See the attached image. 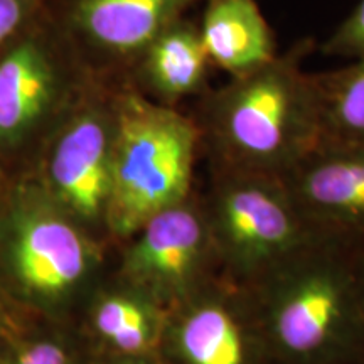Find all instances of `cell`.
<instances>
[{"instance_id": "12", "label": "cell", "mask_w": 364, "mask_h": 364, "mask_svg": "<svg viewBox=\"0 0 364 364\" xmlns=\"http://www.w3.org/2000/svg\"><path fill=\"white\" fill-rule=\"evenodd\" d=\"M198 26L211 66L230 78L257 70L279 54L258 0H206Z\"/></svg>"}, {"instance_id": "7", "label": "cell", "mask_w": 364, "mask_h": 364, "mask_svg": "<svg viewBox=\"0 0 364 364\" xmlns=\"http://www.w3.org/2000/svg\"><path fill=\"white\" fill-rule=\"evenodd\" d=\"M273 332L292 354L338 349L364 359V302L359 252L354 262L336 263L287 289L273 312Z\"/></svg>"}, {"instance_id": "2", "label": "cell", "mask_w": 364, "mask_h": 364, "mask_svg": "<svg viewBox=\"0 0 364 364\" xmlns=\"http://www.w3.org/2000/svg\"><path fill=\"white\" fill-rule=\"evenodd\" d=\"M201 147L193 117L164 107L124 81L117 105L107 226L132 236L162 209L191 196Z\"/></svg>"}, {"instance_id": "14", "label": "cell", "mask_w": 364, "mask_h": 364, "mask_svg": "<svg viewBox=\"0 0 364 364\" xmlns=\"http://www.w3.org/2000/svg\"><path fill=\"white\" fill-rule=\"evenodd\" d=\"M179 346L188 364H247L243 332L220 306L191 312L181 326Z\"/></svg>"}, {"instance_id": "6", "label": "cell", "mask_w": 364, "mask_h": 364, "mask_svg": "<svg viewBox=\"0 0 364 364\" xmlns=\"http://www.w3.org/2000/svg\"><path fill=\"white\" fill-rule=\"evenodd\" d=\"M201 0H48L91 76L125 81L145 48Z\"/></svg>"}, {"instance_id": "15", "label": "cell", "mask_w": 364, "mask_h": 364, "mask_svg": "<svg viewBox=\"0 0 364 364\" xmlns=\"http://www.w3.org/2000/svg\"><path fill=\"white\" fill-rule=\"evenodd\" d=\"M98 334L117 349L142 353L156 341V322L142 302L127 295H108L95 309Z\"/></svg>"}, {"instance_id": "19", "label": "cell", "mask_w": 364, "mask_h": 364, "mask_svg": "<svg viewBox=\"0 0 364 364\" xmlns=\"http://www.w3.org/2000/svg\"><path fill=\"white\" fill-rule=\"evenodd\" d=\"M359 277H361V290L364 302V248L359 250Z\"/></svg>"}, {"instance_id": "17", "label": "cell", "mask_w": 364, "mask_h": 364, "mask_svg": "<svg viewBox=\"0 0 364 364\" xmlns=\"http://www.w3.org/2000/svg\"><path fill=\"white\" fill-rule=\"evenodd\" d=\"M48 0H0V53L43 16Z\"/></svg>"}, {"instance_id": "4", "label": "cell", "mask_w": 364, "mask_h": 364, "mask_svg": "<svg viewBox=\"0 0 364 364\" xmlns=\"http://www.w3.org/2000/svg\"><path fill=\"white\" fill-rule=\"evenodd\" d=\"M122 85L93 76L39 150L38 182L81 226H107Z\"/></svg>"}, {"instance_id": "18", "label": "cell", "mask_w": 364, "mask_h": 364, "mask_svg": "<svg viewBox=\"0 0 364 364\" xmlns=\"http://www.w3.org/2000/svg\"><path fill=\"white\" fill-rule=\"evenodd\" d=\"M9 364H70V358L58 343L39 341L26 346Z\"/></svg>"}, {"instance_id": "16", "label": "cell", "mask_w": 364, "mask_h": 364, "mask_svg": "<svg viewBox=\"0 0 364 364\" xmlns=\"http://www.w3.org/2000/svg\"><path fill=\"white\" fill-rule=\"evenodd\" d=\"M318 49L331 58L364 61V0H359Z\"/></svg>"}, {"instance_id": "9", "label": "cell", "mask_w": 364, "mask_h": 364, "mask_svg": "<svg viewBox=\"0 0 364 364\" xmlns=\"http://www.w3.org/2000/svg\"><path fill=\"white\" fill-rule=\"evenodd\" d=\"M282 181L304 221L364 248V144H318Z\"/></svg>"}, {"instance_id": "10", "label": "cell", "mask_w": 364, "mask_h": 364, "mask_svg": "<svg viewBox=\"0 0 364 364\" xmlns=\"http://www.w3.org/2000/svg\"><path fill=\"white\" fill-rule=\"evenodd\" d=\"M135 235L127 258L130 275L156 290H176L193 275L211 231L206 211L189 196L154 215Z\"/></svg>"}, {"instance_id": "13", "label": "cell", "mask_w": 364, "mask_h": 364, "mask_svg": "<svg viewBox=\"0 0 364 364\" xmlns=\"http://www.w3.org/2000/svg\"><path fill=\"white\" fill-rule=\"evenodd\" d=\"M312 76L321 144H364V61Z\"/></svg>"}, {"instance_id": "3", "label": "cell", "mask_w": 364, "mask_h": 364, "mask_svg": "<svg viewBox=\"0 0 364 364\" xmlns=\"http://www.w3.org/2000/svg\"><path fill=\"white\" fill-rule=\"evenodd\" d=\"M91 80L46 7L0 53V154L41 150Z\"/></svg>"}, {"instance_id": "1", "label": "cell", "mask_w": 364, "mask_h": 364, "mask_svg": "<svg viewBox=\"0 0 364 364\" xmlns=\"http://www.w3.org/2000/svg\"><path fill=\"white\" fill-rule=\"evenodd\" d=\"M314 48V39H300L196 100L191 117L220 171L284 179L321 144L316 85L304 70Z\"/></svg>"}, {"instance_id": "5", "label": "cell", "mask_w": 364, "mask_h": 364, "mask_svg": "<svg viewBox=\"0 0 364 364\" xmlns=\"http://www.w3.org/2000/svg\"><path fill=\"white\" fill-rule=\"evenodd\" d=\"M2 218L14 275L31 295L58 299L83 280L90 243L83 226L36 182H21Z\"/></svg>"}, {"instance_id": "11", "label": "cell", "mask_w": 364, "mask_h": 364, "mask_svg": "<svg viewBox=\"0 0 364 364\" xmlns=\"http://www.w3.org/2000/svg\"><path fill=\"white\" fill-rule=\"evenodd\" d=\"M211 68L198 22L182 17L145 48L127 75L125 83L150 102L179 108L211 88Z\"/></svg>"}, {"instance_id": "8", "label": "cell", "mask_w": 364, "mask_h": 364, "mask_svg": "<svg viewBox=\"0 0 364 364\" xmlns=\"http://www.w3.org/2000/svg\"><path fill=\"white\" fill-rule=\"evenodd\" d=\"M206 218L211 235L250 260L289 252L307 225L284 181L226 171L218 172Z\"/></svg>"}]
</instances>
